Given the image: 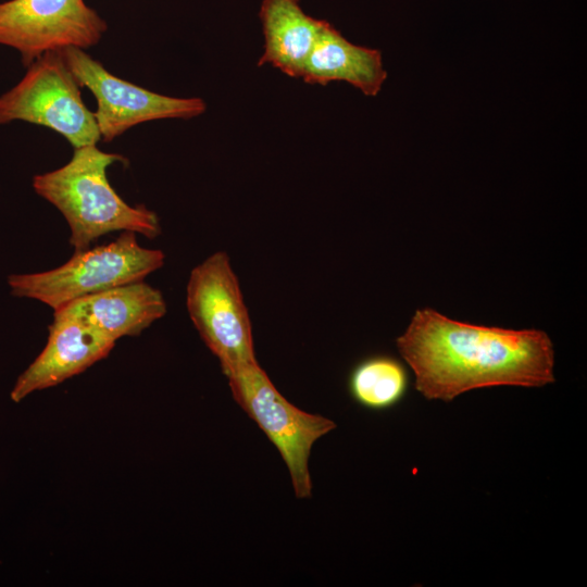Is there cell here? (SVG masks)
I'll return each mask as SVG.
<instances>
[{
	"instance_id": "3",
	"label": "cell",
	"mask_w": 587,
	"mask_h": 587,
	"mask_svg": "<svg viewBox=\"0 0 587 587\" xmlns=\"http://www.w3.org/2000/svg\"><path fill=\"white\" fill-rule=\"evenodd\" d=\"M159 249L141 247L134 232L110 243L74 252L67 262L46 272L13 274L11 294L38 300L57 311L79 298L143 278L164 265Z\"/></svg>"
},
{
	"instance_id": "12",
	"label": "cell",
	"mask_w": 587,
	"mask_h": 587,
	"mask_svg": "<svg viewBox=\"0 0 587 587\" xmlns=\"http://www.w3.org/2000/svg\"><path fill=\"white\" fill-rule=\"evenodd\" d=\"M259 16L264 49L258 65L270 64L290 77L300 78L326 21L308 15L300 0H262Z\"/></svg>"
},
{
	"instance_id": "6",
	"label": "cell",
	"mask_w": 587,
	"mask_h": 587,
	"mask_svg": "<svg viewBox=\"0 0 587 587\" xmlns=\"http://www.w3.org/2000/svg\"><path fill=\"white\" fill-rule=\"evenodd\" d=\"M23 121L54 130L73 148L97 145V121L61 51L34 60L24 77L0 96V125Z\"/></svg>"
},
{
	"instance_id": "13",
	"label": "cell",
	"mask_w": 587,
	"mask_h": 587,
	"mask_svg": "<svg viewBox=\"0 0 587 587\" xmlns=\"http://www.w3.org/2000/svg\"><path fill=\"white\" fill-rule=\"evenodd\" d=\"M408 373L396 358L372 355L351 371L348 388L351 397L370 410H386L397 404L408 389Z\"/></svg>"
},
{
	"instance_id": "4",
	"label": "cell",
	"mask_w": 587,
	"mask_h": 587,
	"mask_svg": "<svg viewBox=\"0 0 587 587\" xmlns=\"http://www.w3.org/2000/svg\"><path fill=\"white\" fill-rule=\"evenodd\" d=\"M186 307L224 375L258 362L248 308L226 252L216 251L191 270Z\"/></svg>"
},
{
	"instance_id": "9",
	"label": "cell",
	"mask_w": 587,
	"mask_h": 587,
	"mask_svg": "<svg viewBox=\"0 0 587 587\" xmlns=\"http://www.w3.org/2000/svg\"><path fill=\"white\" fill-rule=\"evenodd\" d=\"M115 340L80 322L54 319L43 350L18 376L11 399L20 402L29 394L57 386L105 358Z\"/></svg>"
},
{
	"instance_id": "5",
	"label": "cell",
	"mask_w": 587,
	"mask_h": 587,
	"mask_svg": "<svg viewBox=\"0 0 587 587\" xmlns=\"http://www.w3.org/2000/svg\"><path fill=\"white\" fill-rule=\"evenodd\" d=\"M225 376L235 401L277 448L288 469L295 496L299 499L311 498L309 460L312 447L317 439L335 429L336 424L289 402L259 362L241 366Z\"/></svg>"
},
{
	"instance_id": "2",
	"label": "cell",
	"mask_w": 587,
	"mask_h": 587,
	"mask_svg": "<svg viewBox=\"0 0 587 587\" xmlns=\"http://www.w3.org/2000/svg\"><path fill=\"white\" fill-rule=\"evenodd\" d=\"M125 159L96 145L74 148L63 166L35 175L34 190L66 220L74 252L112 232H134L147 238L161 234L158 215L145 205H129L110 185L107 170Z\"/></svg>"
},
{
	"instance_id": "7",
	"label": "cell",
	"mask_w": 587,
	"mask_h": 587,
	"mask_svg": "<svg viewBox=\"0 0 587 587\" xmlns=\"http://www.w3.org/2000/svg\"><path fill=\"white\" fill-rule=\"evenodd\" d=\"M60 51L78 85L88 88L96 98L93 114L104 141L113 140L140 123L189 120L207 110L201 98L170 97L116 77L84 49L70 47Z\"/></svg>"
},
{
	"instance_id": "11",
	"label": "cell",
	"mask_w": 587,
	"mask_h": 587,
	"mask_svg": "<svg viewBox=\"0 0 587 587\" xmlns=\"http://www.w3.org/2000/svg\"><path fill=\"white\" fill-rule=\"evenodd\" d=\"M300 78L311 85L345 82L375 97L387 79V71L379 50L352 43L326 22Z\"/></svg>"
},
{
	"instance_id": "1",
	"label": "cell",
	"mask_w": 587,
	"mask_h": 587,
	"mask_svg": "<svg viewBox=\"0 0 587 587\" xmlns=\"http://www.w3.org/2000/svg\"><path fill=\"white\" fill-rule=\"evenodd\" d=\"M428 400L451 401L492 386L542 387L555 380L554 349L540 329H508L451 320L436 310L415 311L396 339Z\"/></svg>"
},
{
	"instance_id": "8",
	"label": "cell",
	"mask_w": 587,
	"mask_h": 587,
	"mask_svg": "<svg viewBox=\"0 0 587 587\" xmlns=\"http://www.w3.org/2000/svg\"><path fill=\"white\" fill-rule=\"evenodd\" d=\"M105 21L84 0H8L0 3V45L15 49L24 64L49 51L97 45Z\"/></svg>"
},
{
	"instance_id": "10",
	"label": "cell",
	"mask_w": 587,
	"mask_h": 587,
	"mask_svg": "<svg viewBox=\"0 0 587 587\" xmlns=\"http://www.w3.org/2000/svg\"><path fill=\"white\" fill-rule=\"evenodd\" d=\"M165 313L162 292L138 280L74 300L53 317L80 322L116 341L140 335Z\"/></svg>"
}]
</instances>
